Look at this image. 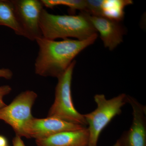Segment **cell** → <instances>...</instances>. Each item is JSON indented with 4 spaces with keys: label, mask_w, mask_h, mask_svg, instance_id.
I'll list each match as a JSON object with an SVG mask.
<instances>
[{
    "label": "cell",
    "mask_w": 146,
    "mask_h": 146,
    "mask_svg": "<svg viewBox=\"0 0 146 146\" xmlns=\"http://www.w3.org/2000/svg\"><path fill=\"white\" fill-rule=\"evenodd\" d=\"M89 18L106 48L112 50L123 42L125 30L117 21H112L102 16H91Z\"/></svg>",
    "instance_id": "cell-9"
},
{
    "label": "cell",
    "mask_w": 146,
    "mask_h": 146,
    "mask_svg": "<svg viewBox=\"0 0 146 146\" xmlns=\"http://www.w3.org/2000/svg\"><path fill=\"white\" fill-rule=\"evenodd\" d=\"M13 75V72L10 69L5 68L0 69V77L10 80L12 78Z\"/></svg>",
    "instance_id": "cell-16"
},
{
    "label": "cell",
    "mask_w": 146,
    "mask_h": 146,
    "mask_svg": "<svg viewBox=\"0 0 146 146\" xmlns=\"http://www.w3.org/2000/svg\"><path fill=\"white\" fill-rule=\"evenodd\" d=\"M12 1L24 37L32 41L42 37L40 20L44 6L41 1L12 0Z\"/></svg>",
    "instance_id": "cell-6"
},
{
    "label": "cell",
    "mask_w": 146,
    "mask_h": 146,
    "mask_svg": "<svg viewBox=\"0 0 146 146\" xmlns=\"http://www.w3.org/2000/svg\"><path fill=\"white\" fill-rule=\"evenodd\" d=\"M86 127L68 122L54 117L44 119L33 117L26 124L23 130V137L42 139L66 131L78 130Z\"/></svg>",
    "instance_id": "cell-7"
},
{
    "label": "cell",
    "mask_w": 146,
    "mask_h": 146,
    "mask_svg": "<svg viewBox=\"0 0 146 146\" xmlns=\"http://www.w3.org/2000/svg\"><path fill=\"white\" fill-rule=\"evenodd\" d=\"M76 64L74 60L64 74L58 78L54 102L50 108L48 117H54L86 127L87 124L84 115L76 109L72 98L71 84Z\"/></svg>",
    "instance_id": "cell-4"
},
{
    "label": "cell",
    "mask_w": 146,
    "mask_h": 146,
    "mask_svg": "<svg viewBox=\"0 0 146 146\" xmlns=\"http://www.w3.org/2000/svg\"><path fill=\"white\" fill-rule=\"evenodd\" d=\"M112 146H121V143H120L119 141L118 140L116 142V143L114 145Z\"/></svg>",
    "instance_id": "cell-19"
},
{
    "label": "cell",
    "mask_w": 146,
    "mask_h": 146,
    "mask_svg": "<svg viewBox=\"0 0 146 146\" xmlns=\"http://www.w3.org/2000/svg\"><path fill=\"white\" fill-rule=\"evenodd\" d=\"M102 0H88L86 1L85 11L89 15L94 16H102L101 6Z\"/></svg>",
    "instance_id": "cell-14"
},
{
    "label": "cell",
    "mask_w": 146,
    "mask_h": 146,
    "mask_svg": "<svg viewBox=\"0 0 146 146\" xmlns=\"http://www.w3.org/2000/svg\"><path fill=\"white\" fill-rule=\"evenodd\" d=\"M97 104L93 112L84 115L87 123L89 138L88 146H97L102 131L117 115L121 113L122 108L127 102V96L121 94L108 100L104 94H97L94 97Z\"/></svg>",
    "instance_id": "cell-3"
},
{
    "label": "cell",
    "mask_w": 146,
    "mask_h": 146,
    "mask_svg": "<svg viewBox=\"0 0 146 146\" xmlns=\"http://www.w3.org/2000/svg\"><path fill=\"white\" fill-rule=\"evenodd\" d=\"M40 27L42 36L49 40L74 37L82 40L97 34L89 20V14L83 11L78 15H54L44 9Z\"/></svg>",
    "instance_id": "cell-2"
},
{
    "label": "cell",
    "mask_w": 146,
    "mask_h": 146,
    "mask_svg": "<svg viewBox=\"0 0 146 146\" xmlns=\"http://www.w3.org/2000/svg\"></svg>",
    "instance_id": "cell-20"
},
{
    "label": "cell",
    "mask_w": 146,
    "mask_h": 146,
    "mask_svg": "<svg viewBox=\"0 0 146 146\" xmlns=\"http://www.w3.org/2000/svg\"><path fill=\"white\" fill-rule=\"evenodd\" d=\"M133 3L131 0H103L102 16L119 22L124 18L126 7Z\"/></svg>",
    "instance_id": "cell-12"
},
{
    "label": "cell",
    "mask_w": 146,
    "mask_h": 146,
    "mask_svg": "<svg viewBox=\"0 0 146 146\" xmlns=\"http://www.w3.org/2000/svg\"><path fill=\"white\" fill-rule=\"evenodd\" d=\"M43 5L46 7L53 8L58 5L68 7L71 13L76 10L84 11L86 9V1L82 0H42Z\"/></svg>",
    "instance_id": "cell-13"
},
{
    "label": "cell",
    "mask_w": 146,
    "mask_h": 146,
    "mask_svg": "<svg viewBox=\"0 0 146 146\" xmlns=\"http://www.w3.org/2000/svg\"><path fill=\"white\" fill-rule=\"evenodd\" d=\"M89 133L87 128L62 131L52 136L36 139L37 146H88Z\"/></svg>",
    "instance_id": "cell-10"
},
{
    "label": "cell",
    "mask_w": 146,
    "mask_h": 146,
    "mask_svg": "<svg viewBox=\"0 0 146 146\" xmlns=\"http://www.w3.org/2000/svg\"><path fill=\"white\" fill-rule=\"evenodd\" d=\"M12 90L11 87L9 85L0 86V109L6 106L3 101V98L9 94Z\"/></svg>",
    "instance_id": "cell-15"
},
{
    "label": "cell",
    "mask_w": 146,
    "mask_h": 146,
    "mask_svg": "<svg viewBox=\"0 0 146 146\" xmlns=\"http://www.w3.org/2000/svg\"><path fill=\"white\" fill-rule=\"evenodd\" d=\"M0 26L8 27L17 35L24 36L16 18L12 0H0Z\"/></svg>",
    "instance_id": "cell-11"
},
{
    "label": "cell",
    "mask_w": 146,
    "mask_h": 146,
    "mask_svg": "<svg viewBox=\"0 0 146 146\" xmlns=\"http://www.w3.org/2000/svg\"><path fill=\"white\" fill-rule=\"evenodd\" d=\"M98 34L84 40L63 39L56 41L42 37L36 40L39 52L35 63L36 74L58 78L69 68L75 58L94 44Z\"/></svg>",
    "instance_id": "cell-1"
},
{
    "label": "cell",
    "mask_w": 146,
    "mask_h": 146,
    "mask_svg": "<svg viewBox=\"0 0 146 146\" xmlns=\"http://www.w3.org/2000/svg\"><path fill=\"white\" fill-rule=\"evenodd\" d=\"M12 143L13 146H25L21 137L17 135L13 138Z\"/></svg>",
    "instance_id": "cell-17"
},
{
    "label": "cell",
    "mask_w": 146,
    "mask_h": 146,
    "mask_svg": "<svg viewBox=\"0 0 146 146\" xmlns=\"http://www.w3.org/2000/svg\"><path fill=\"white\" fill-rule=\"evenodd\" d=\"M8 141L5 136L0 135V146H8Z\"/></svg>",
    "instance_id": "cell-18"
},
{
    "label": "cell",
    "mask_w": 146,
    "mask_h": 146,
    "mask_svg": "<svg viewBox=\"0 0 146 146\" xmlns=\"http://www.w3.org/2000/svg\"><path fill=\"white\" fill-rule=\"evenodd\" d=\"M132 109L133 120L129 130L119 139L121 146H146V106L133 97L127 96Z\"/></svg>",
    "instance_id": "cell-8"
},
{
    "label": "cell",
    "mask_w": 146,
    "mask_h": 146,
    "mask_svg": "<svg viewBox=\"0 0 146 146\" xmlns=\"http://www.w3.org/2000/svg\"><path fill=\"white\" fill-rule=\"evenodd\" d=\"M37 97L34 91L27 90L18 95L10 104L0 109V120L10 125L17 136L23 137L24 127L33 118L32 108Z\"/></svg>",
    "instance_id": "cell-5"
}]
</instances>
